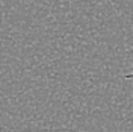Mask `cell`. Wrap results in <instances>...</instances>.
Wrapping results in <instances>:
<instances>
[{
	"label": "cell",
	"instance_id": "obj_1",
	"mask_svg": "<svg viewBox=\"0 0 133 132\" xmlns=\"http://www.w3.org/2000/svg\"><path fill=\"white\" fill-rule=\"evenodd\" d=\"M125 79H133V73L132 74H127V76H125Z\"/></svg>",
	"mask_w": 133,
	"mask_h": 132
}]
</instances>
